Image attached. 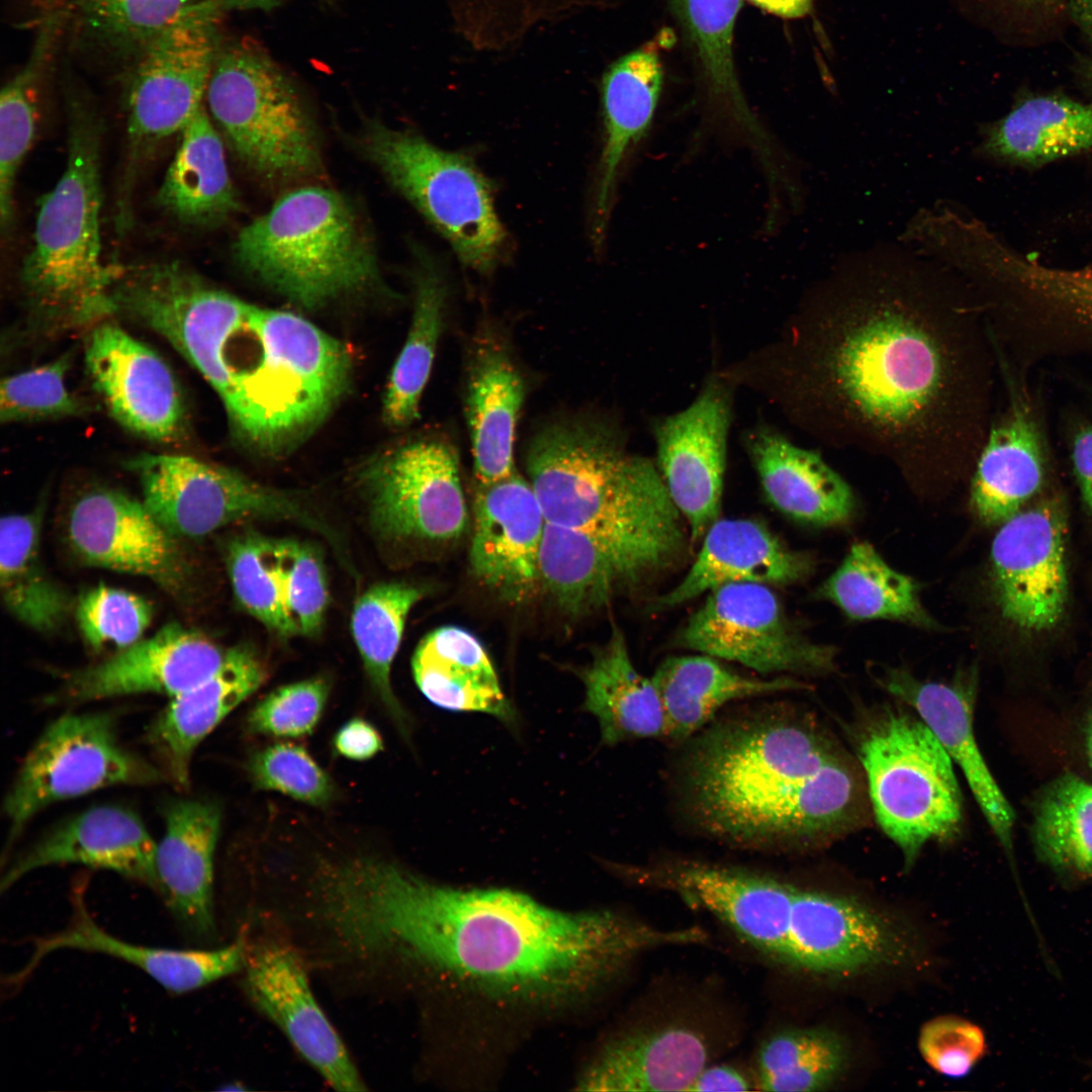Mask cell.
<instances>
[{"label":"cell","instance_id":"cell-44","mask_svg":"<svg viewBox=\"0 0 1092 1092\" xmlns=\"http://www.w3.org/2000/svg\"><path fill=\"white\" fill-rule=\"evenodd\" d=\"M1029 838L1037 858L1058 875L1092 880V780L1054 774L1030 800Z\"/></svg>","mask_w":1092,"mask_h":1092},{"label":"cell","instance_id":"cell-1","mask_svg":"<svg viewBox=\"0 0 1092 1092\" xmlns=\"http://www.w3.org/2000/svg\"><path fill=\"white\" fill-rule=\"evenodd\" d=\"M907 248L839 261L776 340L723 371L828 447L951 480L973 469L986 437L982 306L954 271Z\"/></svg>","mask_w":1092,"mask_h":1092},{"label":"cell","instance_id":"cell-27","mask_svg":"<svg viewBox=\"0 0 1092 1092\" xmlns=\"http://www.w3.org/2000/svg\"><path fill=\"white\" fill-rule=\"evenodd\" d=\"M157 843L140 816L116 805L90 808L51 829L21 852L1 880L6 890L36 869L81 864L156 888Z\"/></svg>","mask_w":1092,"mask_h":1092},{"label":"cell","instance_id":"cell-37","mask_svg":"<svg viewBox=\"0 0 1092 1092\" xmlns=\"http://www.w3.org/2000/svg\"><path fill=\"white\" fill-rule=\"evenodd\" d=\"M707 1062V1043L693 1029L640 1030L607 1045L579 1086L602 1092L690 1091Z\"/></svg>","mask_w":1092,"mask_h":1092},{"label":"cell","instance_id":"cell-6","mask_svg":"<svg viewBox=\"0 0 1092 1092\" xmlns=\"http://www.w3.org/2000/svg\"><path fill=\"white\" fill-rule=\"evenodd\" d=\"M237 262L291 302L315 309L372 288L379 268L356 212L334 190H292L247 224Z\"/></svg>","mask_w":1092,"mask_h":1092},{"label":"cell","instance_id":"cell-23","mask_svg":"<svg viewBox=\"0 0 1092 1092\" xmlns=\"http://www.w3.org/2000/svg\"><path fill=\"white\" fill-rule=\"evenodd\" d=\"M875 681L911 707L960 767L997 841L1011 860L1015 812L991 772L974 728L978 671L962 668L948 682L926 681L901 667L873 666Z\"/></svg>","mask_w":1092,"mask_h":1092},{"label":"cell","instance_id":"cell-8","mask_svg":"<svg viewBox=\"0 0 1092 1092\" xmlns=\"http://www.w3.org/2000/svg\"><path fill=\"white\" fill-rule=\"evenodd\" d=\"M206 102L237 155L269 178H298L322 164L316 133L289 77L252 40L222 39Z\"/></svg>","mask_w":1092,"mask_h":1092},{"label":"cell","instance_id":"cell-53","mask_svg":"<svg viewBox=\"0 0 1092 1092\" xmlns=\"http://www.w3.org/2000/svg\"><path fill=\"white\" fill-rule=\"evenodd\" d=\"M274 556L286 608L299 634L317 635L330 601L321 552L306 542L283 539L274 540Z\"/></svg>","mask_w":1092,"mask_h":1092},{"label":"cell","instance_id":"cell-26","mask_svg":"<svg viewBox=\"0 0 1092 1092\" xmlns=\"http://www.w3.org/2000/svg\"><path fill=\"white\" fill-rule=\"evenodd\" d=\"M224 652L202 633L171 623L73 672L48 703L81 704L144 693L174 698L210 676Z\"/></svg>","mask_w":1092,"mask_h":1092},{"label":"cell","instance_id":"cell-29","mask_svg":"<svg viewBox=\"0 0 1092 1092\" xmlns=\"http://www.w3.org/2000/svg\"><path fill=\"white\" fill-rule=\"evenodd\" d=\"M266 664L251 647L224 652L218 668L193 688L171 698L147 732L160 769L178 788L189 784L190 763L199 743L266 680Z\"/></svg>","mask_w":1092,"mask_h":1092},{"label":"cell","instance_id":"cell-16","mask_svg":"<svg viewBox=\"0 0 1092 1092\" xmlns=\"http://www.w3.org/2000/svg\"><path fill=\"white\" fill-rule=\"evenodd\" d=\"M735 387L715 371L687 407L652 425L656 467L693 542L720 519Z\"/></svg>","mask_w":1092,"mask_h":1092},{"label":"cell","instance_id":"cell-5","mask_svg":"<svg viewBox=\"0 0 1092 1092\" xmlns=\"http://www.w3.org/2000/svg\"><path fill=\"white\" fill-rule=\"evenodd\" d=\"M66 91V166L38 202L32 247L19 275L32 316L54 330L112 315V290L121 271L102 258V122L86 92L75 85Z\"/></svg>","mask_w":1092,"mask_h":1092},{"label":"cell","instance_id":"cell-54","mask_svg":"<svg viewBox=\"0 0 1092 1092\" xmlns=\"http://www.w3.org/2000/svg\"><path fill=\"white\" fill-rule=\"evenodd\" d=\"M70 356L7 376L1 383L3 423L61 418L80 414L84 404L67 387Z\"/></svg>","mask_w":1092,"mask_h":1092},{"label":"cell","instance_id":"cell-64","mask_svg":"<svg viewBox=\"0 0 1092 1092\" xmlns=\"http://www.w3.org/2000/svg\"><path fill=\"white\" fill-rule=\"evenodd\" d=\"M1020 6L1028 8H1045L1058 3L1061 0H1008Z\"/></svg>","mask_w":1092,"mask_h":1092},{"label":"cell","instance_id":"cell-59","mask_svg":"<svg viewBox=\"0 0 1092 1092\" xmlns=\"http://www.w3.org/2000/svg\"><path fill=\"white\" fill-rule=\"evenodd\" d=\"M1072 462L1083 500L1092 512V426L1076 434Z\"/></svg>","mask_w":1092,"mask_h":1092},{"label":"cell","instance_id":"cell-34","mask_svg":"<svg viewBox=\"0 0 1092 1092\" xmlns=\"http://www.w3.org/2000/svg\"><path fill=\"white\" fill-rule=\"evenodd\" d=\"M663 84L656 42L616 60L602 80L604 144L596 186L594 233L601 243L608 225L618 176L628 152L647 133Z\"/></svg>","mask_w":1092,"mask_h":1092},{"label":"cell","instance_id":"cell-50","mask_svg":"<svg viewBox=\"0 0 1092 1092\" xmlns=\"http://www.w3.org/2000/svg\"><path fill=\"white\" fill-rule=\"evenodd\" d=\"M846 1063L839 1035L825 1028L777 1033L760 1048L756 1085L761 1091L811 1092L832 1084Z\"/></svg>","mask_w":1092,"mask_h":1092},{"label":"cell","instance_id":"cell-39","mask_svg":"<svg viewBox=\"0 0 1092 1092\" xmlns=\"http://www.w3.org/2000/svg\"><path fill=\"white\" fill-rule=\"evenodd\" d=\"M412 670L421 693L442 709L513 718L486 650L463 628L443 626L427 634L413 654Z\"/></svg>","mask_w":1092,"mask_h":1092},{"label":"cell","instance_id":"cell-22","mask_svg":"<svg viewBox=\"0 0 1092 1092\" xmlns=\"http://www.w3.org/2000/svg\"><path fill=\"white\" fill-rule=\"evenodd\" d=\"M910 954L905 930L843 896L797 888L784 962L820 974H851Z\"/></svg>","mask_w":1092,"mask_h":1092},{"label":"cell","instance_id":"cell-43","mask_svg":"<svg viewBox=\"0 0 1092 1092\" xmlns=\"http://www.w3.org/2000/svg\"><path fill=\"white\" fill-rule=\"evenodd\" d=\"M42 508L8 514L0 523V592L7 611L33 631H58L75 602L40 559Z\"/></svg>","mask_w":1092,"mask_h":1092},{"label":"cell","instance_id":"cell-62","mask_svg":"<svg viewBox=\"0 0 1092 1092\" xmlns=\"http://www.w3.org/2000/svg\"><path fill=\"white\" fill-rule=\"evenodd\" d=\"M222 14L231 10H270L282 0H209Z\"/></svg>","mask_w":1092,"mask_h":1092},{"label":"cell","instance_id":"cell-57","mask_svg":"<svg viewBox=\"0 0 1092 1092\" xmlns=\"http://www.w3.org/2000/svg\"><path fill=\"white\" fill-rule=\"evenodd\" d=\"M918 1045L928 1066L950 1078L968 1075L986 1052L983 1030L956 1016L937 1017L925 1023Z\"/></svg>","mask_w":1092,"mask_h":1092},{"label":"cell","instance_id":"cell-18","mask_svg":"<svg viewBox=\"0 0 1092 1092\" xmlns=\"http://www.w3.org/2000/svg\"><path fill=\"white\" fill-rule=\"evenodd\" d=\"M622 874L708 911L756 949L784 961L797 887L766 874L690 859L623 867Z\"/></svg>","mask_w":1092,"mask_h":1092},{"label":"cell","instance_id":"cell-25","mask_svg":"<svg viewBox=\"0 0 1092 1092\" xmlns=\"http://www.w3.org/2000/svg\"><path fill=\"white\" fill-rule=\"evenodd\" d=\"M245 986L253 1003L336 1090L363 1091L344 1041L318 1005L299 956L269 941L248 952Z\"/></svg>","mask_w":1092,"mask_h":1092},{"label":"cell","instance_id":"cell-38","mask_svg":"<svg viewBox=\"0 0 1092 1092\" xmlns=\"http://www.w3.org/2000/svg\"><path fill=\"white\" fill-rule=\"evenodd\" d=\"M651 678L664 710V737L673 743L692 739L731 702L807 688L790 676H747L702 653L668 657Z\"/></svg>","mask_w":1092,"mask_h":1092},{"label":"cell","instance_id":"cell-4","mask_svg":"<svg viewBox=\"0 0 1092 1092\" xmlns=\"http://www.w3.org/2000/svg\"><path fill=\"white\" fill-rule=\"evenodd\" d=\"M526 468L547 523L686 550L681 515L655 461L629 451L614 421L580 418L548 426L531 441Z\"/></svg>","mask_w":1092,"mask_h":1092},{"label":"cell","instance_id":"cell-52","mask_svg":"<svg viewBox=\"0 0 1092 1092\" xmlns=\"http://www.w3.org/2000/svg\"><path fill=\"white\" fill-rule=\"evenodd\" d=\"M73 612L84 641L94 651L132 645L142 639L153 619L148 600L102 583L82 593Z\"/></svg>","mask_w":1092,"mask_h":1092},{"label":"cell","instance_id":"cell-7","mask_svg":"<svg viewBox=\"0 0 1092 1092\" xmlns=\"http://www.w3.org/2000/svg\"><path fill=\"white\" fill-rule=\"evenodd\" d=\"M857 743L876 820L906 867L928 841L958 834L963 807L952 760L918 715L887 709Z\"/></svg>","mask_w":1092,"mask_h":1092},{"label":"cell","instance_id":"cell-61","mask_svg":"<svg viewBox=\"0 0 1092 1092\" xmlns=\"http://www.w3.org/2000/svg\"><path fill=\"white\" fill-rule=\"evenodd\" d=\"M754 6L772 15L795 19L807 15L811 9L813 0H746Z\"/></svg>","mask_w":1092,"mask_h":1092},{"label":"cell","instance_id":"cell-28","mask_svg":"<svg viewBox=\"0 0 1092 1092\" xmlns=\"http://www.w3.org/2000/svg\"><path fill=\"white\" fill-rule=\"evenodd\" d=\"M200 1L31 0L30 21L52 23L74 55L125 76L161 32Z\"/></svg>","mask_w":1092,"mask_h":1092},{"label":"cell","instance_id":"cell-45","mask_svg":"<svg viewBox=\"0 0 1092 1092\" xmlns=\"http://www.w3.org/2000/svg\"><path fill=\"white\" fill-rule=\"evenodd\" d=\"M1092 148V105L1056 96L1026 99L985 130L979 152L1043 163Z\"/></svg>","mask_w":1092,"mask_h":1092},{"label":"cell","instance_id":"cell-47","mask_svg":"<svg viewBox=\"0 0 1092 1092\" xmlns=\"http://www.w3.org/2000/svg\"><path fill=\"white\" fill-rule=\"evenodd\" d=\"M415 285L411 328L392 367L382 402L383 421L394 429L404 428L419 418L421 398L444 326L448 291L443 276L428 258L419 268Z\"/></svg>","mask_w":1092,"mask_h":1092},{"label":"cell","instance_id":"cell-3","mask_svg":"<svg viewBox=\"0 0 1092 1092\" xmlns=\"http://www.w3.org/2000/svg\"><path fill=\"white\" fill-rule=\"evenodd\" d=\"M155 332L220 398L237 437L266 455L290 450L346 393L352 358L308 320L261 308L203 280L160 305Z\"/></svg>","mask_w":1092,"mask_h":1092},{"label":"cell","instance_id":"cell-51","mask_svg":"<svg viewBox=\"0 0 1092 1092\" xmlns=\"http://www.w3.org/2000/svg\"><path fill=\"white\" fill-rule=\"evenodd\" d=\"M225 565L234 595L251 616L278 636L299 634L286 608L274 539L246 531L229 540Z\"/></svg>","mask_w":1092,"mask_h":1092},{"label":"cell","instance_id":"cell-12","mask_svg":"<svg viewBox=\"0 0 1092 1092\" xmlns=\"http://www.w3.org/2000/svg\"><path fill=\"white\" fill-rule=\"evenodd\" d=\"M221 16L209 0L187 8L147 47L125 75L126 182L146 154L179 134L204 107L223 39Z\"/></svg>","mask_w":1092,"mask_h":1092},{"label":"cell","instance_id":"cell-55","mask_svg":"<svg viewBox=\"0 0 1092 1092\" xmlns=\"http://www.w3.org/2000/svg\"><path fill=\"white\" fill-rule=\"evenodd\" d=\"M248 768L256 788L275 791L312 806H326L337 794L332 778L297 744L269 745L253 754Z\"/></svg>","mask_w":1092,"mask_h":1092},{"label":"cell","instance_id":"cell-21","mask_svg":"<svg viewBox=\"0 0 1092 1092\" xmlns=\"http://www.w3.org/2000/svg\"><path fill=\"white\" fill-rule=\"evenodd\" d=\"M85 365L111 417L145 439L172 443L186 431L177 379L152 348L113 323H101L85 343Z\"/></svg>","mask_w":1092,"mask_h":1092},{"label":"cell","instance_id":"cell-58","mask_svg":"<svg viewBox=\"0 0 1092 1092\" xmlns=\"http://www.w3.org/2000/svg\"><path fill=\"white\" fill-rule=\"evenodd\" d=\"M333 747L348 759L364 761L383 749V740L370 722L356 717L339 728L333 738Z\"/></svg>","mask_w":1092,"mask_h":1092},{"label":"cell","instance_id":"cell-20","mask_svg":"<svg viewBox=\"0 0 1092 1092\" xmlns=\"http://www.w3.org/2000/svg\"><path fill=\"white\" fill-rule=\"evenodd\" d=\"M66 541L82 564L144 576L171 595L186 590L189 567L143 500L110 487L80 494L68 510Z\"/></svg>","mask_w":1092,"mask_h":1092},{"label":"cell","instance_id":"cell-41","mask_svg":"<svg viewBox=\"0 0 1092 1092\" xmlns=\"http://www.w3.org/2000/svg\"><path fill=\"white\" fill-rule=\"evenodd\" d=\"M579 674L585 692L583 709L597 719L604 744L664 737L665 716L657 689L634 665L620 628L613 627Z\"/></svg>","mask_w":1092,"mask_h":1092},{"label":"cell","instance_id":"cell-49","mask_svg":"<svg viewBox=\"0 0 1092 1092\" xmlns=\"http://www.w3.org/2000/svg\"><path fill=\"white\" fill-rule=\"evenodd\" d=\"M34 29L35 37L27 61L0 94V223L3 234L12 226L17 173L35 138L40 86L62 47L61 37L53 27Z\"/></svg>","mask_w":1092,"mask_h":1092},{"label":"cell","instance_id":"cell-19","mask_svg":"<svg viewBox=\"0 0 1092 1092\" xmlns=\"http://www.w3.org/2000/svg\"><path fill=\"white\" fill-rule=\"evenodd\" d=\"M1065 522L1045 500L1000 524L991 545V579L998 610L1014 627L1041 632L1061 620L1068 599Z\"/></svg>","mask_w":1092,"mask_h":1092},{"label":"cell","instance_id":"cell-63","mask_svg":"<svg viewBox=\"0 0 1092 1092\" xmlns=\"http://www.w3.org/2000/svg\"><path fill=\"white\" fill-rule=\"evenodd\" d=\"M1069 11L1076 24L1092 40V0H1069Z\"/></svg>","mask_w":1092,"mask_h":1092},{"label":"cell","instance_id":"cell-2","mask_svg":"<svg viewBox=\"0 0 1092 1092\" xmlns=\"http://www.w3.org/2000/svg\"><path fill=\"white\" fill-rule=\"evenodd\" d=\"M317 912L349 954L402 958L526 995L596 987L637 956L690 941L611 911L565 913L509 890L439 886L372 855L336 861Z\"/></svg>","mask_w":1092,"mask_h":1092},{"label":"cell","instance_id":"cell-14","mask_svg":"<svg viewBox=\"0 0 1092 1092\" xmlns=\"http://www.w3.org/2000/svg\"><path fill=\"white\" fill-rule=\"evenodd\" d=\"M372 531L388 542L458 539L468 522L457 453L436 438L375 455L358 472Z\"/></svg>","mask_w":1092,"mask_h":1092},{"label":"cell","instance_id":"cell-60","mask_svg":"<svg viewBox=\"0 0 1092 1092\" xmlns=\"http://www.w3.org/2000/svg\"><path fill=\"white\" fill-rule=\"evenodd\" d=\"M748 1079L730 1066L705 1067L694 1081L689 1092L748 1091Z\"/></svg>","mask_w":1092,"mask_h":1092},{"label":"cell","instance_id":"cell-17","mask_svg":"<svg viewBox=\"0 0 1092 1092\" xmlns=\"http://www.w3.org/2000/svg\"><path fill=\"white\" fill-rule=\"evenodd\" d=\"M682 549L632 535L583 531L546 522L540 587L568 615L579 616L632 592L672 567Z\"/></svg>","mask_w":1092,"mask_h":1092},{"label":"cell","instance_id":"cell-15","mask_svg":"<svg viewBox=\"0 0 1092 1092\" xmlns=\"http://www.w3.org/2000/svg\"><path fill=\"white\" fill-rule=\"evenodd\" d=\"M676 641L762 674H822L835 666V648L804 638L769 585L760 583H732L709 593Z\"/></svg>","mask_w":1092,"mask_h":1092},{"label":"cell","instance_id":"cell-33","mask_svg":"<svg viewBox=\"0 0 1092 1092\" xmlns=\"http://www.w3.org/2000/svg\"><path fill=\"white\" fill-rule=\"evenodd\" d=\"M62 948L121 960L144 971L173 994L188 993L237 973L245 968L248 958L244 938L215 949H172L127 942L102 929L79 900L71 923L35 940L30 959L11 981H21L47 954Z\"/></svg>","mask_w":1092,"mask_h":1092},{"label":"cell","instance_id":"cell-40","mask_svg":"<svg viewBox=\"0 0 1092 1092\" xmlns=\"http://www.w3.org/2000/svg\"><path fill=\"white\" fill-rule=\"evenodd\" d=\"M1044 476L1039 435L1026 407L1014 406L986 434L970 488L973 513L985 524H1002L1039 490Z\"/></svg>","mask_w":1092,"mask_h":1092},{"label":"cell","instance_id":"cell-35","mask_svg":"<svg viewBox=\"0 0 1092 1092\" xmlns=\"http://www.w3.org/2000/svg\"><path fill=\"white\" fill-rule=\"evenodd\" d=\"M525 398L524 379L502 340L484 334L471 352L466 416L477 483H490L515 470L516 427Z\"/></svg>","mask_w":1092,"mask_h":1092},{"label":"cell","instance_id":"cell-36","mask_svg":"<svg viewBox=\"0 0 1092 1092\" xmlns=\"http://www.w3.org/2000/svg\"><path fill=\"white\" fill-rule=\"evenodd\" d=\"M696 57L711 114L743 134L775 172L770 140L750 110L734 63L733 34L742 0H670Z\"/></svg>","mask_w":1092,"mask_h":1092},{"label":"cell","instance_id":"cell-10","mask_svg":"<svg viewBox=\"0 0 1092 1092\" xmlns=\"http://www.w3.org/2000/svg\"><path fill=\"white\" fill-rule=\"evenodd\" d=\"M142 500L177 540L207 536L246 520L289 521L325 536L336 535L299 496L194 457L145 453L127 461Z\"/></svg>","mask_w":1092,"mask_h":1092},{"label":"cell","instance_id":"cell-9","mask_svg":"<svg viewBox=\"0 0 1092 1092\" xmlns=\"http://www.w3.org/2000/svg\"><path fill=\"white\" fill-rule=\"evenodd\" d=\"M363 148L395 189L447 240L462 264L480 273L493 269L506 232L491 184L468 156L378 122L367 126Z\"/></svg>","mask_w":1092,"mask_h":1092},{"label":"cell","instance_id":"cell-46","mask_svg":"<svg viewBox=\"0 0 1092 1092\" xmlns=\"http://www.w3.org/2000/svg\"><path fill=\"white\" fill-rule=\"evenodd\" d=\"M816 596L853 620L886 619L937 628L921 604L916 582L892 568L867 542L851 545Z\"/></svg>","mask_w":1092,"mask_h":1092},{"label":"cell","instance_id":"cell-42","mask_svg":"<svg viewBox=\"0 0 1092 1092\" xmlns=\"http://www.w3.org/2000/svg\"><path fill=\"white\" fill-rule=\"evenodd\" d=\"M157 201L179 222L190 226L216 224L239 208L222 141L205 107L179 133Z\"/></svg>","mask_w":1092,"mask_h":1092},{"label":"cell","instance_id":"cell-11","mask_svg":"<svg viewBox=\"0 0 1092 1092\" xmlns=\"http://www.w3.org/2000/svg\"><path fill=\"white\" fill-rule=\"evenodd\" d=\"M165 776L119 741L106 712L70 713L52 722L22 761L4 800L8 844L47 807L99 789L145 786Z\"/></svg>","mask_w":1092,"mask_h":1092},{"label":"cell","instance_id":"cell-31","mask_svg":"<svg viewBox=\"0 0 1092 1092\" xmlns=\"http://www.w3.org/2000/svg\"><path fill=\"white\" fill-rule=\"evenodd\" d=\"M220 818L215 803L170 801L157 843L155 891L183 930L198 938L214 930L213 859Z\"/></svg>","mask_w":1092,"mask_h":1092},{"label":"cell","instance_id":"cell-13","mask_svg":"<svg viewBox=\"0 0 1092 1092\" xmlns=\"http://www.w3.org/2000/svg\"><path fill=\"white\" fill-rule=\"evenodd\" d=\"M860 790L840 755L814 772L691 810L711 835L754 849L811 844L841 833L860 812Z\"/></svg>","mask_w":1092,"mask_h":1092},{"label":"cell","instance_id":"cell-30","mask_svg":"<svg viewBox=\"0 0 1092 1092\" xmlns=\"http://www.w3.org/2000/svg\"><path fill=\"white\" fill-rule=\"evenodd\" d=\"M812 559L790 549L768 528L746 519H718L681 580L658 597L653 608L666 610L732 583L785 585L809 575Z\"/></svg>","mask_w":1092,"mask_h":1092},{"label":"cell","instance_id":"cell-56","mask_svg":"<svg viewBox=\"0 0 1092 1092\" xmlns=\"http://www.w3.org/2000/svg\"><path fill=\"white\" fill-rule=\"evenodd\" d=\"M331 691L324 675L277 688L250 712V733L281 738L310 734L320 722Z\"/></svg>","mask_w":1092,"mask_h":1092},{"label":"cell","instance_id":"cell-24","mask_svg":"<svg viewBox=\"0 0 1092 1092\" xmlns=\"http://www.w3.org/2000/svg\"><path fill=\"white\" fill-rule=\"evenodd\" d=\"M476 485L471 572L503 601L525 603L540 587L539 555L546 525L540 503L530 481L517 470Z\"/></svg>","mask_w":1092,"mask_h":1092},{"label":"cell","instance_id":"cell-48","mask_svg":"<svg viewBox=\"0 0 1092 1092\" xmlns=\"http://www.w3.org/2000/svg\"><path fill=\"white\" fill-rule=\"evenodd\" d=\"M423 596L424 589L413 583H375L358 598L351 617L352 635L367 677L403 734L407 731L408 720L392 691L390 673L406 618Z\"/></svg>","mask_w":1092,"mask_h":1092},{"label":"cell","instance_id":"cell-32","mask_svg":"<svg viewBox=\"0 0 1092 1092\" xmlns=\"http://www.w3.org/2000/svg\"><path fill=\"white\" fill-rule=\"evenodd\" d=\"M742 445L765 497L787 517L826 527L854 513L850 485L819 452L793 443L765 422L746 429Z\"/></svg>","mask_w":1092,"mask_h":1092}]
</instances>
